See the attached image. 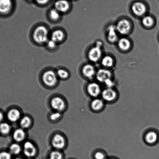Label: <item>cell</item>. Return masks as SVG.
Wrapping results in <instances>:
<instances>
[{"instance_id":"cell-1","label":"cell","mask_w":159,"mask_h":159,"mask_svg":"<svg viewBox=\"0 0 159 159\" xmlns=\"http://www.w3.org/2000/svg\"><path fill=\"white\" fill-rule=\"evenodd\" d=\"M129 10L133 17L140 19L149 13L150 7L145 0H133L129 4Z\"/></svg>"},{"instance_id":"cell-2","label":"cell","mask_w":159,"mask_h":159,"mask_svg":"<svg viewBox=\"0 0 159 159\" xmlns=\"http://www.w3.org/2000/svg\"><path fill=\"white\" fill-rule=\"evenodd\" d=\"M114 24L120 36H129L133 32L134 23L129 17L120 16Z\"/></svg>"},{"instance_id":"cell-3","label":"cell","mask_w":159,"mask_h":159,"mask_svg":"<svg viewBox=\"0 0 159 159\" xmlns=\"http://www.w3.org/2000/svg\"><path fill=\"white\" fill-rule=\"evenodd\" d=\"M104 53L103 43L101 40H97L88 50L87 58L89 62L95 64L99 63Z\"/></svg>"},{"instance_id":"cell-4","label":"cell","mask_w":159,"mask_h":159,"mask_svg":"<svg viewBox=\"0 0 159 159\" xmlns=\"http://www.w3.org/2000/svg\"><path fill=\"white\" fill-rule=\"evenodd\" d=\"M116 49L121 53H127L134 47V43L129 36H120L115 44Z\"/></svg>"},{"instance_id":"cell-5","label":"cell","mask_w":159,"mask_h":159,"mask_svg":"<svg viewBox=\"0 0 159 159\" xmlns=\"http://www.w3.org/2000/svg\"><path fill=\"white\" fill-rule=\"evenodd\" d=\"M104 32L105 39L108 43L111 44H116L120 36L114 23L107 25L105 27Z\"/></svg>"},{"instance_id":"cell-6","label":"cell","mask_w":159,"mask_h":159,"mask_svg":"<svg viewBox=\"0 0 159 159\" xmlns=\"http://www.w3.org/2000/svg\"><path fill=\"white\" fill-rule=\"evenodd\" d=\"M113 75L112 70L100 67L97 69L95 79L98 83L103 84L108 80L112 79Z\"/></svg>"},{"instance_id":"cell-7","label":"cell","mask_w":159,"mask_h":159,"mask_svg":"<svg viewBox=\"0 0 159 159\" xmlns=\"http://www.w3.org/2000/svg\"><path fill=\"white\" fill-rule=\"evenodd\" d=\"M33 38L36 43L43 44L48 41V32L45 27L39 26L35 29L33 34Z\"/></svg>"},{"instance_id":"cell-8","label":"cell","mask_w":159,"mask_h":159,"mask_svg":"<svg viewBox=\"0 0 159 159\" xmlns=\"http://www.w3.org/2000/svg\"><path fill=\"white\" fill-rule=\"evenodd\" d=\"M116 60L115 57L111 53H104L99 64L100 67L112 70L116 65Z\"/></svg>"},{"instance_id":"cell-9","label":"cell","mask_w":159,"mask_h":159,"mask_svg":"<svg viewBox=\"0 0 159 159\" xmlns=\"http://www.w3.org/2000/svg\"><path fill=\"white\" fill-rule=\"evenodd\" d=\"M140 20V26L146 30H151L155 27L157 24V20L153 15L148 13Z\"/></svg>"},{"instance_id":"cell-10","label":"cell","mask_w":159,"mask_h":159,"mask_svg":"<svg viewBox=\"0 0 159 159\" xmlns=\"http://www.w3.org/2000/svg\"><path fill=\"white\" fill-rule=\"evenodd\" d=\"M97 69L95 64L89 62L83 66L81 69L82 74L85 78L92 80L95 78Z\"/></svg>"},{"instance_id":"cell-11","label":"cell","mask_w":159,"mask_h":159,"mask_svg":"<svg viewBox=\"0 0 159 159\" xmlns=\"http://www.w3.org/2000/svg\"><path fill=\"white\" fill-rule=\"evenodd\" d=\"M44 84L49 87H52L56 84L57 78L56 74L53 71L48 70L45 72L43 76Z\"/></svg>"},{"instance_id":"cell-12","label":"cell","mask_w":159,"mask_h":159,"mask_svg":"<svg viewBox=\"0 0 159 159\" xmlns=\"http://www.w3.org/2000/svg\"><path fill=\"white\" fill-rule=\"evenodd\" d=\"M87 91L90 96L95 98L101 94L102 92L99 83L96 81L91 82L88 84Z\"/></svg>"},{"instance_id":"cell-13","label":"cell","mask_w":159,"mask_h":159,"mask_svg":"<svg viewBox=\"0 0 159 159\" xmlns=\"http://www.w3.org/2000/svg\"><path fill=\"white\" fill-rule=\"evenodd\" d=\"M101 95L103 100L107 102H112L117 98L116 91L113 88H106L101 93Z\"/></svg>"},{"instance_id":"cell-14","label":"cell","mask_w":159,"mask_h":159,"mask_svg":"<svg viewBox=\"0 0 159 159\" xmlns=\"http://www.w3.org/2000/svg\"><path fill=\"white\" fill-rule=\"evenodd\" d=\"M50 104L52 108L57 112L64 110L66 107V103L64 100L59 97L52 98L51 100Z\"/></svg>"},{"instance_id":"cell-15","label":"cell","mask_w":159,"mask_h":159,"mask_svg":"<svg viewBox=\"0 0 159 159\" xmlns=\"http://www.w3.org/2000/svg\"><path fill=\"white\" fill-rule=\"evenodd\" d=\"M52 146L55 149L58 150L62 149L65 146V139L61 134H56L52 137Z\"/></svg>"},{"instance_id":"cell-16","label":"cell","mask_w":159,"mask_h":159,"mask_svg":"<svg viewBox=\"0 0 159 159\" xmlns=\"http://www.w3.org/2000/svg\"><path fill=\"white\" fill-rule=\"evenodd\" d=\"M24 153L26 157L29 158L33 157L37 153L36 148L31 142H26L24 146Z\"/></svg>"},{"instance_id":"cell-17","label":"cell","mask_w":159,"mask_h":159,"mask_svg":"<svg viewBox=\"0 0 159 159\" xmlns=\"http://www.w3.org/2000/svg\"><path fill=\"white\" fill-rule=\"evenodd\" d=\"M55 7L58 11L65 13L68 10L70 5L67 0H58L55 3Z\"/></svg>"},{"instance_id":"cell-18","label":"cell","mask_w":159,"mask_h":159,"mask_svg":"<svg viewBox=\"0 0 159 159\" xmlns=\"http://www.w3.org/2000/svg\"><path fill=\"white\" fill-rule=\"evenodd\" d=\"M12 7V0H0V13H8L11 10Z\"/></svg>"},{"instance_id":"cell-19","label":"cell","mask_w":159,"mask_h":159,"mask_svg":"<svg viewBox=\"0 0 159 159\" xmlns=\"http://www.w3.org/2000/svg\"><path fill=\"white\" fill-rule=\"evenodd\" d=\"M158 136L155 131H150L147 133L145 136V140L147 143L153 144L157 143L158 140Z\"/></svg>"},{"instance_id":"cell-20","label":"cell","mask_w":159,"mask_h":159,"mask_svg":"<svg viewBox=\"0 0 159 159\" xmlns=\"http://www.w3.org/2000/svg\"><path fill=\"white\" fill-rule=\"evenodd\" d=\"M21 113L20 111L16 109H11L7 114V119L12 122H16L20 118Z\"/></svg>"},{"instance_id":"cell-21","label":"cell","mask_w":159,"mask_h":159,"mask_svg":"<svg viewBox=\"0 0 159 159\" xmlns=\"http://www.w3.org/2000/svg\"><path fill=\"white\" fill-rule=\"evenodd\" d=\"M104 106L103 100L99 98H95L91 103V107L95 111H98L103 109Z\"/></svg>"},{"instance_id":"cell-22","label":"cell","mask_w":159,"mask_h":159,"mask_svg":"<svg viewBox=\"0 0 159 159\" xmlns=\"http://www.w3.org/2000/svg\"><path fill=\"white\" fill-rule=\"evenodd\" d=\"M14 139L17 143H21L25 138V133L22 129H18L14 131L13 134Z\"/></svg>"},{"instance_id":"cell-23","label":"cell","mask_w":159,"mask_h":159,"mask_svg":"<svg viewBox=\"0 0 159 159\" xmlns=\"http://www.w3.org/2000/svg\"><path fill=\"white\" fill-rule=\"evenodd\" d=\"M64 36V34L62 31L56 30L52 32L51 36V39L57 43L62 41Z\"/></svg>"},{"instance_id":"cell-24","label":"cell","mask_w":159,"mask_h":159,"mask_svg":"<svg viewBox=\"0 0 159 159\" xmlns=\"http://www.w3.org/2000/svg\"><path fill=\"white\" fill-rule=\"evenodd\" d=\"M31 120L28 116L23 117L20 121V124L21 129H27L29 128L31 124Z\"/></svg>"},{"instance_id":"cell-25","label":"cell","mask_w":159,"mask_h":159,"mask_svg":"<svg viewBox=\"0 0 159 159\" xmlns=\"http://www.w3.org/2000/svg\"><path fill=\"white\" fill-rule=\"evenodd\" d=\"M21 151L20 146L18 143H14L11 145L10 148V152L13 155L19 154Z\"/></svg>"},{"instance_id":"cell-26","label":"cell","mask_w":159,"mask_h":159,"mask_svg":"<svg viewBox=\"0 0 159 159\" xmlns=\"http://www.w3.org/2000/svg\"><path fill=\"white\" fill-rule=\"evenodd\" d=\"M11 127L7 123H2L0 124V132L3 135H7L10 133Z\"/></svg>"},{"instance_id":"cell-27","label":"cell","mask_w":159,"mask_h":159,"mask_svg":"<svg viewBox=\"0 0 159 159\" xmlns=\"http://www.w3.org/2000/svg\"><path fill=\"white\" fill-rule=\"evenodd\" d=\"M62 154L58 151H55L51 152L49 159H62Z\"/></svg>"},{"instance_id":"cell-28","label":"cell","mask_w":159,"mask_h":159,"mask_svg":"<svg viewBox=\"0 0 159 159\" xmlns=\"http://www.w3.org/2000/svg\"><path fill=\"white\" fill-rule=\"evenodd\" d=\"M49 15L51 19L53 20H58L60 16V12L55 9L51 10Z\"/></svg>"},{"instance_id":"cell-29","label":"cell","mask_w":159,"mask_h":159,"mask_svg":"<svg viewBox=\"0 0 159 159\" xmlns=\"http://www.w3.org/2000/svg\"><path fill=\"white\" fill-rule=\"evenodd\" d=\"M57 75L61 79L67 78L69 77V74L67 71L63 69H60L57 71Z\"/></svg>"},{"instance_id":"cell-30","label":"cell","mask_w":159,"mask_h":159,"mask_svg":"<svg viewBox=\"0 0 159 159\" xmlns=\"http://www.w3.org/2000/svg\"><path fill=\"white\" fill-rule=\"evenodd\" d=\"M94 158L95 159H106V155L104 152L102 151H97L94 154Z\"/></svg>"},{"instance_id":"cell-31","label":"cell","mask_w":159,"mask_h":159,"mask_svg":"<svg viewBox=\"0 0 159 159\" xmlns=\"http://www.w3.org/2000/svg\"><path fill=\"white\" fill-rule=\"evenodd\" d=\"M0 159H11V154L10 152H3L0 153Z\"/></svg>"},{"instance_id":"cell-32","label":"cell","mask_w":159,"mask_h":159,"mask_svg":"<svg viewBox=\"0 0 159 159\" xmlns=\"http://www.w3.org/2000/svg\"><path fill=\"white\" fill-rule=\"evenodd\" d=\"M61 116V114L59 112H56L52 113L50 115V119L52 121H56Z\"/></svg>"},{"instance_id":"cell-33","label":"cell","mask_w":159,"mask_h":159,"mask_svg":"<svg viewBox=\"0 0 159 159\" xmlns=\"http://www.w3.org/2000/svg\"><path fill=\"white\" fill-rule=\"evenodd\" d=\"M57 43L52 40H49L47 42L48 47L51 49H53L56 47Z\"/></svg>"},{"instance_id":"cell-34","label":"cell","mask_w":159,"mask_h":159,"mask_svg":"<svg viewBox=\"0 0 159 159\" xmlns=\"http://www.w3.org/2000/svg\"><path fill=\"white\" fill-rule=\"evenodd\" d=\"M35 1L38 3V4L43 5L45 4L48 2L49 0H35Z\"/></svg>"},{"instance_id":"cell-35","label":"cell","mask_w":159,"mask_h":159,"mask_svg":"<svg viewBox=\"0 0 159 159\" xmlns=\"http://www.w3.org/2000/svg\"><path fill=\"white\" fill-rule=\"evenodd\" d=\"M3 119V115L2 112H0V122L2 121Z\"/></svg>"},{"instance_id":"cell-36","label":"cell","mask_w":159,"mask_h":159,"mask_svg":"<svg viewBox=\"0 0 159 159\" xmlns=\"http://www.w3.org/2000/svg\"><path fill=\"white\" fill-rule=\"evenodd\" d=\"M157 39H158V40L159 42V33L158 34V35H157Z\"/></svg>"},{"instance_id":"cell-37","label":"cell","mask_w":159,"mask_h":159,"mask_svg":"<svg viewBox=\"0 0 159 159\" xmlns=\"http://www.w3.org/2000/svg\"><path fill=\"white\" fill-rule=\"evenodd\" d=\"M15 159H21V158H20V157H17V158H16Z\"/></svg>"},{"instance_id":"cell-38","label":"cell","mask_w":159,"mask_h":159,"mask_svg":"<svg viewBox=\"0 0 159 159\" xmlns=\"http://www.w3.org/2000/svg\"><path fill=\"white\" fill-rule=\"evenodd\" d=\"M115 159L111 158H107V159Z\"/></svg>"},{"instance_id":"cell-39","label":"cell","mask_w":159,"mask_h":159,"mask_svg":"<svg viewBox=\"0 0 159 159\" xmlns=\"http://www.w3.org/2000/svg\"><path fill=\"white\" fill-rule=\"evenodd\" d=\"M30 1H35V0H30Z\"/></svg>"},{"instance_id":"cell-40","label":"cell","mask_w":159,"mask_h":159,"mask_svg":"<svg viewBox=\"0 0 159 159\" xmlns=\"http://www.w3.org/2000/svg\"></svg>"}]
</instances>
